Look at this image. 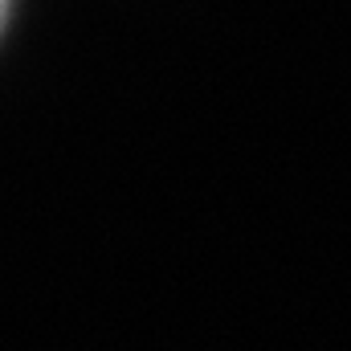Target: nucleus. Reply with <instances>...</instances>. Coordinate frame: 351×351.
Returning a JSON list of instances; mask_svg holds the SVG:
<instances>
[{
    "label": "nucleus",
    "mask_w": 351,
    "mask_h": 351,
    "mask_svg": "<svg viewBox=\"0 0 351 351\" xmlns=\"http://www.w3.org/2000/svg\"><path fill=\"white\" fill-rule=\"evenodd\" d=\"M0 16H4V0H0Z\"/></svg>",
    "instance_id": "obj_1"
}]
</instances>
